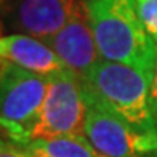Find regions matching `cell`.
Returning <instances> with one entry per match:
<instances>
[{
    "instance_id": "obj_1",
    "label": "cell",
    "mask_w": 157,
    "mask_h": 157,
    "mask_svg": "<svg viewBox=\"0 0 157 157\" xmlns=\"http://www.w3.org/2000/svg\"><path fill=\"white\" fill-rule=\"evenodd\" d=\"M101 58L154 74L157 45L136 13V0H85Z\"/></svg>"
},
{
    "instance_id": "obj_2",
    "label": "cell",
    "mask_w": 157,
    "mask_h": 157,
    "mask_svg": "<svg viewBox=\"0 0 157 157\" xmlns=\"http://www.w3.org/2000/svg\"><path fill=\"white\" fill-rule=\"evenodd\" d=\"M152 74L122 63L101 59L85 80L99 101L141 130H157L149 104Z\"/></svg>"
},
{
    "instance_id": "obj_3",
    "label": "cell",
    "mask_w": 157,
    "mask_h": 157,
    "mask_svg": "<svg viewBox=\"0 0 157 157\" xmlns=\"http://www.w3.org/2000/svg\"><path fill=\"white\" fill-rule=\"evenodd\" d=\"M50 78L2 61L0 74V122L2 130L16 144L31 143L40 109L48 93Z\"/></svg>"
},
{
    "instance_id": "obj_4",
    "label": "cell",
    "mask_w": 157,
    "mask_h": 157,
    "mask_svg": "<svg viewBox=\"0 0 157 157\" xmlns=\"http://www.w3.org/2000/svg\"><path fill=\"white\" fill-rule=\"evenodd\" d=\"M85 93L88 101L85 135L96 151L106 157L157 155V130H141L109 109L87 87Z\"/></svg>"
},
{
    "instance_id": "obj_5",
    "label": "cell",
    "mask_w": 157,
    "mask_h": 157,
    "mask_svg": "<svg viewBox=\"0 0 157 157\" xmlns=\"http://www.w3.org/2000/svg\"><path fill=\"white\" fill-rule=\"evenodd\" d=\"M87 109V93L80 78L69 71L50 77L48 93L31 133V141L56 136L85 138Z\"/></svg>"
},
{
    "instance_id": "obj_6",
    "label": "cell",
    "mask_w": 157,
    "mask_h": 157,
    "mask_svg": "<svg viewBox=\"0 0 157 157\" xmlns=\"http://www.w3.org/2000/svg\"><path fill=\"white\" fill-rule=\"evenodd\" d=\"M47 44L59 56L69 72L82 82L87 80L91 69L103 59L90 26L85 0H77L66 26L50 37Z\"/></svg>"
},
{
    "instance_id": "obj_7",
    "label": "cell",
    "mask_w": 157,
    "mask_h": 157,
    "mask_svg": "<svg viewBox=\"0 0 157 157\" xmlns=\"http://www.w3.org/2000/svg\"><path fill=\"white\" fill-rule=\"evenodd\" d=\"M75 3L77 0H16L11 19L19 31L47 42L66 26Z\"/></svg>"
},
{
    "instance_id": "obj_8",
    "label": "cell",
    "mask_w": 157,
    "mask_h": 157,
    "mask_svg": "<svg viewBox=\"0 0 157 157\" xmlns=\"http://www.w3.org/2000/svg\"><path fill=\"white\" fill-rule=\"evenodd\" d=\"M0 55L2 61L48 78L67 71L59 56L45 40L27 34L3 35L0 40Z\"/></svg>"
},
{
    "instance_id": "obj_9",
    "label": "cell",
    "mask_w": 157,
    "mask_h": 157,
    "mask_svg": "<svg viewBox=\"0 0 157 157\" xmlns=\"http://www.w3.org/2000/svg\"><path fill=\"white\" fill-rule=\"evenodd\" d=\"M24 149L40 157H106L96 151L87 136H56L34 140L24 146Z\"/></svg>"
},
{
    "instance_id": "obj_10",
    "label": "cell",
    "mask_w": 157,
    "mask_h": 157,
    "mask_svg": "<svg viewBox=\"0 0 157 157\" xmlns=\"http://www.w3.org/2000/svg\"><path fill=\"white\" fill-rule=\"evenodd\" d=\"M136 13L144 31L157 42V0H136Z\"/></svg>"
},
{
    "instance_id": "obj_11",
    "label": "cell",
    "mask_w": 157,
    "mask_h": 157,
    "mask_svg": "<svg viewBox=\"0 0 157 157\" xmlns=\"http://www.w3.org/2000/svg\"><path fill=\"white\" fill-rule=\"evenodd\" d=\"M0 157H29L26 149H19V144L10 140H2L0 144Z\"/></svg>"
},
{
    "instance_id": "obj_12",
    "label": "cell",
    "mask_w": 157,
    "mask_h": 157,
    "mask_svg": "<svg viewBox=\"0 0 157 157\" xmlns=\"http://www.w3.org/2000/svg\"><path fill=\"white\" fill-rule=\"evenodd\" d=\"M149 104H151L152 117L157 125V53H155V66H154L152 82H151V91H149Z\"/></svg>"
},
{
    "instance_id": "obj_13",
    "label": "cell",
    "mask_w": 157,
    "mask_h": 157,
    "mask_svg": "<svg viewBox=\"0 0 157 157\" xmlns=\"http://www.w3.org/2000/svg\"><path fill=\"white\" fill-rule=\"evenodd\" d=\"M27 152V155H29V157H40V155H35V154H32V152H29V151H26Z\"/></svg>"
}]
</instances>
